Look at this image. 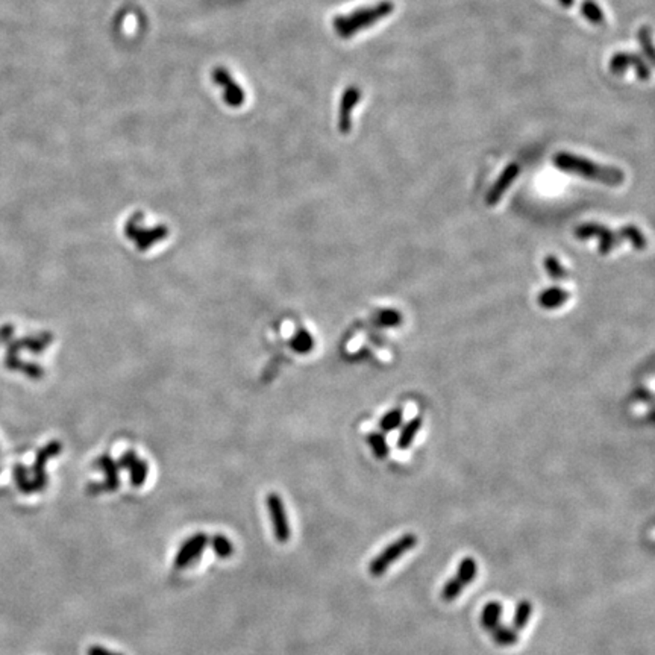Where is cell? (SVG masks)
<instances>
[{
  "instance_id": "1",
  "label": "cell",
  "mask_w": 655,
  "mask_h": 655,
  "mask_svg": "<svg viewBox=\"0 0 655 655\" xmlns=\"http://www.w3.org/2000/svg\"><path fill=\"white\" fill-rule=\"evenodd\" d=\"M265 351L269 357L265 360L264 376L265 381H270L278 372L279 363L288 358V355H299L305 357L314 349V337L305 326H297L291 319L274 320L269 329H265Z\"/></svg>"
},
{
  "instance_id": "2",
  "label": "cell",
  "mask_w": 655,
  "mask_h": 655,
  "mask_svg": "<svg viewBox=\"0 0 655 655\" xmlns=\"http://www.w3.org/2000/svg\"><path fill=\"white\" fill-rule=\"evenodd\" d=\"M120 240L139 256H157L173 241V231L163 220H150L143 211L129 214L120 226Z\"/></svg>"
},
{
  "instance_id": "3",
  "label": "cell",
  "mask_w": 655,
  "mask_h": 655,
  "mask_svg": "<svg viewBox=\"0 0 655 655\" xmlns=\"http://www.w3.org/2000/svg\"><path fill=\"white\" fill-rule=\"evenodd\" d=\"M554 166L561 172L572 173L590 181H596L609 187H619L625 181V173L620 168L613 166H604L595 163L586 157L575 155L570 152H558L552 158Z\"/></svg>"
},
{
  "instance_id": "4",
  "label": "cell",
  "mask_w": 655,
  "mask_h": 655,
  "mask_svg": "<svg viewBox=\"0 0 655 655\" xmlns=\"http://www.w3.org/2000/svg\"><path fill=\"white\" fill-rule=\"evenodd\" d=\"M394 11V3L392 0H381V2L361 6L358 10L351 11L343 15H337L333 21L335 34L342 38H351L358 32L375 26L378 21L384 20Z\"/></svg>"
},
{
  "instance_id": "5",
  "label": "cell",
  "mask_w": 655,
  "mask_h": 655,
  "mask_svg": "<svg viewBox=\"0 0 655 655\" xmlns=\"http://www.w3.org/2000/svg\"><path fill=\"white\" fill-rule=\"evenodd\" d=\"M417 541H419L417 536L412 532L403 534L402 537L394 540L393 543L388 545L381 554L376 555L374 560L370 561L369 564L370 575L374 578L383 577L384 573L390 569L392 564H394L402 555H405L408 551H411V549L416 548Z\"/></svg>"
},
{
  "instance_id": "6",
  "label": "cell",
  "mask_w": 655,
  "mask_h": 655,
  "mask_svg": "<svg viewBox=\"0 0 655 655\" xmlns=\"http://www.w3.org/2000/svg\"><path fill=\"white\" fill-rule=\"evenodd\" d=\"M120 471H126L129 475V484L134 489H141L149 478L150 466L149 461L143 458L135 448H126L116 458Z\"/></svg>"
},
{
  "instance_id": "7",
  "label": "cell",
  "mask_w": 655,
  "mask_h": 655,
  "mask_svg": "<svg viewBox=\"0 0 655 655\" xmlns=\"http://www.w3.org/2000/svg\"><path fill=\"white\" fill-rule=\"evenodd\" d=\"M265 507L272 521V530H273L274 539H277V541H279V543H287L291 537V528L288 523L284 500H282L281 495H278V493L272 491L265 496Z\"/></svg>"
},
{
  "instance_id": "8",
  "label": "cell",
  "mask_w": 655,
  "mask_h": 655,
  "mask_svg": "<svg viewBox=\"0 0 655 655\" xmlns=\"http://www.w3.org/2000/svg\"><path fill=\"white\" fill-rule=\"evenodd\" d=\"M208 545H209V536L207 532L193 534V536H190L187 540H184L180 549H177L173 566L180 570L190 568L191 564H194L199 560L202 552L205 551Z\"/></svg>"
},
{
  "instance_id": "9",
  "label": "cell",
  "mask_w": 655,
  "mask_h": 655,
  "mask_svg": "<svg viewBox=\"0 0 655 655\" xmlns=\"http://www.w3.org/2000/svg\"><path fill=\"white\" fill-rule=\"evenodd\" d=\"M575 236L581 240L592 238V237L600 238V252L604 255L609 254L610 250H613L618 245H620V241L624 240V236H622L620 231L614 232L600 223H586V225L578 226V228L575 229Z\"/></svg>"
},
{
  "instance_id": "10",
  "label": "cell",
  "mask_w": 655,
  "mask_h": 655,
  "mask_svg": "<svg viewBox=\"0 0 655 655\" xmlns=\"http://www.w3.org/2000/svg\"><path fill=\"white\" fill-rule=\"evenodd\" d=\"M213 80L217 87L223 90V101L226 105L232 108H238L246 102V91L243 90L240 84L232 78L231 73L223 69L217 67L213 70Z\"/></svg>"
},
{
  "instance_id": "11",
  "label": "cell",
  "mask_w": 655,
  "mask_h": 655,
  "mask_svg": "<svg viewBox=\"0 0 655 655\" xmlns=\"http://www.w3.org/2000/svg\"><path fill=\"white\" fill-rule=\"evenodd\" d=\"M633 67L637 73V78L646 80L651 76V69L646 66V62L642 60V56H638L637 53H629V52H618L611 56L610 61V70L614 73V75H624V73Z\"/></svg>"
},
{
  "instance_id": "12",
  "label": "cell",
  "mask_w": 655,
  "mask_h": 655,
  "mask_svg": "<svg viewBox=\"0 0 655 655\" xmlns=\"http://www.w3.org/2000/svg\"><path fill=\"white\" fill-rule=\"evenodd\" d=\"M361 101V90L358 87H355V85H351V87H347L343 96H342V101H340V105H338V131L342 132V134H349L351 132V129H352V114H353V110L355 107H357V105L360 103Z\"/></svg>"
},
{
  "instance_id": "13",
  "label": "cell",
  "mask_w": 655,
  "mask_h": 655,
  "mask_svg": "<svg viewBox=\"0 0 655 655\" xmlns=\"http://www.w3.org/2000/svg\"><path fill=\"white\" fill-rule=\"evenodd\" d=\"M519 173H521V166L519 164H517V163L508 164L503 170V173L499 175V177L495 181V184L491 185V189L489 190L487 196H485V202H487V205H490V207L496 205L498 202L503 199L505 191L509 187H512L513 182L516 181V177L519 176Z\"/></svg>"
},
{
  "instance_id": "14",
  "label": "cell",
  "mask_w": 655,
  "mask_h": 655,
  "mask_svg": "<svg viewBox=\"0 0 655 655\" xmlns=\"http://www.w3.org/2000/svg\"><path fill=\"white\" fill-rule=\"evenodd\" d=\"M503 611H504V605L498 601H490L489 604H485L481 611V627L485 631L495 629L498 625H500Z\"/></svg>"
},
{
  "instance_id": "15",
  "label": "cell",
  "mask_w": 655,
  "mask_h": 655,
  "mask_svg": "<svg viewBox=\"0 0 655 655\" xmlns=\"http://www.w3.org/2000/svg\"><path fill=\"white\" fill-rule=\"evenodd\" d=\"M569 297H570L569 291H566L564 288H560V287H552V288L545 290L543 293L539 296V304L541 308L552 310V308L561 306Z\"/></svg>"
},
{
  "instance_id": "16",
  "label": "cell",
  "mask_w": 655,
  "mask_h": 655,
  "mask_svg": "<svg viewBox=\"0 0 655 655\" xmlns=\"http://www.w3.org/2000/svg\"><path fill=\"white\" fill-rule=\"evenodd\" d=\"M208 546L211 548L214 551V554L218 558H222V560H226V558L232 557L234 552H236V546H234L232 540L228 539L226 536H223V534H216V536L209 537V545Z\"/></svg>"
},
{
  "instance_id": "17",
  "label": "cell",
  "mask_w": 655,
  "mask_h": 655,
  "mask_svg": "<svg viewBox=\"0 0 655 655\" xmlns=\"http://www.w3.org/2000/svg\"><path fill=\"white\" fill-rule=\"evenodd\" d=\"M493 642H495L498 646H514L517 642H519V634L513 627H505V625H498L495 629L490 631Z\"/></svg>"
},
{
  "instance_id": "18",
  "label": "cell",
  "mask_w": 655,
  "mask_h": 655,
  "mask_svg": "<svg viewBox=\"0 0 655 655\" xmlns=\"http://www.w3.org/2000/svg\"><path fill=\"white\" fill-rule=\"evenodd\" d=\"M420 426H422V419L416 417V419H411L410 422L402 428L401 435L398 439L399 449H408L411 446V443L414 442L417 433L420 431Z\"/></svg>"
},
{
  "instance_id": "19",
  "label": "cell",
  "mask_w": 655,
  "mask_h": 655,
  "mask_svg": "<svg viewBox=\"0 0 655 655\" xmlns=\"http://www.w3.org/2000/svg\"><path fill=\"white\" fill-rule=\"evenodd\" d=\"M476 575H478V563L475 561V558L472 557H466L460 561L458 569H457V578L464 582L466 586L471 584L472 581H475Z\"/></svg>"
},
{
  "instance_id": "20",
  "label": "cell",
  "mask_w": 655,
  "mask_h": 655,
  "mask_svg": "<svg viewBox=\"0 0 655 655\" xmlns=\"http://www.w3.org/2000/svg\"><path fill=\"white\" fill-rule=\"evenodd\" d=\"M581 14H582V17L592 24H595V26H600V24L605 23L604 11L601 10L600 5L593 2V0H584V2H582Z\"/></svg>"
},
{
  "instance_id": "21",
  "label": "cell",
  "mask_w": 655,
  "mask_h": 655,
  "mask_svg": "<svg viewBox=\"0 0 655 655\" xmlns=\"http://www.w3.org/2000/svg\"><path fill=\"white\" fill-rule=\"evenodd\" d=\"M531 614H532V604L528 600L517 602L514 616H513V628L516 631H522L528 625Z\"/></svg>"
},
{
  "instance_id": "22",
  "label": "cell",
  "mask_w": 655,
  "mask_h": 655,
  "mask_svg": "<svg viewBox=\"0 0 655 655\" xmlns=\"http://www.w3.org/2000/svg\"><path fill=\"white\" fill-rule=\"evenodd\" d=\"M464 588H466V584L463 581L458 579L457 577L451 578L444 582V586L442 588V600L444 602H454L455 600H458L460 595L463 593Z\"/></svg>"
},
{
  "instance_id": "23",
  "label": "cell",
  "mask_w": 655,
  "mask_h": 655,
  "mask_svg": "<svg viewBox=\"0 0 655 655\" xmlns=\"http://www.w3.org/2000/svg\"><path fill=\"white\" fill-rule=\"evenodd\" d=\"M620 232H622V236H624V240L631 241V245H633L636 249L642 250V249L646 247V238H645L643 234L640 232V229L637 228V226H634V225L624 226V228L620 229Z\"/></svg>"
},
{
  "instance_id": "24",
  "label": "cell",
  "mask_w": 655,
  "mask_h": 655,
  "mask_svg": "<svg viewBox=\"0 0 655 655\" xmlns=\"http://www.w3.org/2000/svg\"><path fill=\"white\" fill-rule=\"evenodd\" d=\"M367 442L370 444V448L372 451H374V454L378 457V458H385L388 455V452H390V449H388V444L385 442V437L383 434H378V433H372L369 434L367 437Z\"/></svg>"
},
{
  "instance_id": "25",
  "label": "cell",
  "mask_w": 655,
  "mask_h": 655,
  "mask_svg": "<svg viewBox=\"0 0 655 655\" xmlns=\"http://www.w3.org/2000/svg\"><path fill=\"white\" fill-rule=\"evenodd\" d=\"M545 269L546 272L549 273V277L557 279V281H561L564 279L566 277H568V272H566L564 269V265L558 261V258H555L554 255H549L545 258Z\"/></svg>"
},
{
  "instance_id": "26",
  "label": "cell",
  "mask_w": 655,
  "mask_h": 655,
  "mask_svg": "<svg viewBox=\"0 0 655 655\" xmlns=\"http://www.w3.org/2000/svg\"><path fill=\"white\" fill-rule=\"evenodd\" d=\"M638 43L643 47L645 53L648 55V58L654 61V46H652V34H651V28L649 26H642L640 30H638Z\"/></svg>"
},
{
  "instance_id": "27",
  "label": "cell",
  "mask_w": 655,
  "mask_h": 655,
  "mask_svg": "<svg viewBox=\"0 0 655 655\" xmlns=\"http://www.w3.org/2000/svg\"><path fill=\"white\" fill-rule=\"evenodd\" d=\"M401 423H402V410H393L388 412V414H385L384 419L381 420V428H383V431L388 433V431L396 430V428H399Z\"/></svg>"
},
{
  "instance_id": "28",
  "label": "cell",
  "mask_w": 655,
  "mask_h": 655,
  "mask_svg": "<svg viewBox=\"0 0 655 655\" xmlns=\"http://www.w3.org/2000/svg\"><path fill=\"white\" fill-rule=\"evenodd\" d=\"M401 322V315L394 310H385L379 314V323L384 326H396Z\"/></svg>"
},
{
  "instance_id": "29",
  "label": "cell",
  "mask_w": 655,
  "mask_h": 655,
  "mask_svg": "<svg viewBox=\"0 0 655 655\" xmlns=\"http://www.w3.org/2000/svg\"><path fill=\"white\" fill-rule=\"evenodd\" d=\"M87 655H123V654H119V652H114V651H111L108 648H103V646L94 645V646H90V648H88Z\"/></svg>"
},
{
  "instance_id": "30",
  "label": "cell",
  "mask_w": 655,
  "mask_h": 655,
  "mask_svg": "<svg viewBox=\"0 0 655 655\" xmlns=\"http://www.w3.org/2000/svg\"><path fill=\"white\" fill-rule=\"evenodd\" d=\"M557 2L560 3L561 6H564V8H570V6H573V3H575V0H557Z\"/></svg>"
}]
</instances>
